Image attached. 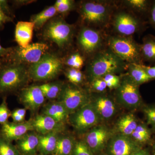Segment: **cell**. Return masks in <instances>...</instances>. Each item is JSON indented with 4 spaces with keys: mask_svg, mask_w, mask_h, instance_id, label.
<instances>
[{
    "mask_svg": "<svg viewBox=\"0 0 155 155\" xmlns=\"http://www.w3.org/2000/svg\"><path fill=\"white\" fill-rule=\"evenodd\" d=\"M127 67L126 63L107 47L89 59L84 74L89 84L107 74H122Z\"/></svg>",
    "mask_w": 155,
    "mask_h": 155,
    "instance_id": "obj_1",
    "label": "cell"
},
{
    "mask_svg": "<svg viewBox=\"0 0 155 155\" xmlns=\"http://www.w3.org/2000/svg\"><path fill=\"white\" fill-rule=\"evenodd\" d=\"M116 9L114 2L110 1H83L78 7L81 21L85 26L99 29L110 24Z\"/></svg>",
    "mask_w": 155,
    "mask_h": 155,
    "instance_id": "obj_2",
    "label": "cell"
},
{
    "mask_svg": "<svg viewBox=\"0 0 155 155\" xmlns=\"http://www.w3.org/2000/svg\"><path fill=\"white\" fill-rule=\"evenodd\" d=\"M1 64L0 94L13 93L27 86L30 79L25 65L8 62Z\"/></svg>",
    "mask_w": 155,
    "mask_h": 155,
    "instance_id": "obj_3",
    "label": "cell"
},
{
    "mask_svg": "<svg viewBox=\"0 0 155 155\" xmlns=\"http://www.w3.org/2000/svg\"><path fill=\"white\" fill-rule=\"evenodd\" d=\"M106 46L127 64H144L140 53V45L132 36L116 35L107 36Z\"/></svg>",
    "mask_w": 155,
    "mask_h": 155,
    "instance_id": "obj_4",
    "label": "cell"
},
{
    "mask_svg": "<svg viewBox=\"0 0 155 155\" xmlns=\"http://www.w3.org/2000/svg\"><path fill=\"white\" fill-rule=\"evenodd\" d=\"M62 58L55 54L47 53L38 62L28 68L30 80L46 81L58 77L64 70Z\"/></svg>",
    "mask_w": 155,
    "mask_h": 155,
    "instance_id": "obj_5",
    "label": "cell"
},
{
    "mask_svg": "<svg viewBox=\"0 0 155 155\" xmlns=\"http://www.w3.org/2000/svg\"><path fill=\"white\" fill-rule=\"evenodd\" d=\"M75 32L74 25L59 17L51 19L46 24L42 36L45 39L55 44L61 49H65L72 43Z\"/></svg>",
    "mask_w": 155,
    "mask_h": 155,
    "instance_id": "obj_6",
    "label": "cell"
},
{
    "mask_svg": "<svg viewBox=\"0 0 155 155\" xmlns=\"http://www.w3.org/2000/svg\"><path fill=\"white\" fill-rule=\"evenodd\" d=\"M110 23L116 35L120 36H132L146 28L144 20L130 11L125 10H116Z\"/></svg>",
    "mask_w": 155,
    "mask_h": 155,
    "instance_id": "obj_7",
    "label": "cell"
},
{
    "mask_svg": "<svg viewBox=\"0 0 155 155\" xmlns=\"http://www.w3.org/2000/svg\"><path fill=\"white\" fill-rule=\"evenodd\" d=\"M106 37L100 29L84 25L78 34V46L84 57L89 59L105 48Z\"/></svg>",
    "mask_w": 155,
    "mask_h": 155,
    "instance_id": "obj_8",
    "label": "cell"
},
{
    "mask_svg": "<svg viewBox=\"0 0 155 155\" xmlns=\"http://www.w3.org/2000/svg\"><path fill=\"white\" fill-rule=\"evenodd\" d=\"M119 86L115 90V100L117 104L126 109L135 110L142 104L139 86L127 73L121 76Z\"/></svg>",
    "mask_w": 155,
    "mask_h": 155,
    "instance_id": "obj_9",
    "label": "cell"
},
{
    "mask_svg": "<svg viewBox=\"0 0 155 155\" xmlns=\"http://www.w3.org/2000/svg\"><path fill=\"white\" fill-rule=\"evenodd\" d=\"M48 45L43 42L30 44L25 48L12 47L10 54L2 62L16 64H29V66L38 62L45 54L48 53Z\"/></svg>",
    "mask_w": 155,
    "mask_h": 155,
    "instance_id": "obj_10",
    "label": "cell"
},
{
    "mask_svg": "<svg viewBox=\"0 0 155 155\" xmlns=\"http://www.w3.org/2000/svg\"><path fill=\"white\" fill-rule=\"evenodd\" d=\"M90 97L89 92L81 87L70 83H64L57 101L64 105L70 114L88 104Z\"/></svg>",
    "mask_w": 155,
    "mask_h": 155,
    "instance_id": "obj_11",
    "label": "cell"
},
{
    "mask_svg": "<svg viewBox=\"0 0 155 155\" xmlns=\"http://www.w3.org/2000/svg\"><path fill=\"white\" fill-rule=\"evenodd\" d=\"M68 121L75 132L79 134L86 133L93 127L98 125L101 121L90 102L70 114Z\"/></svg>",
    "mask_w": 155,
    "mask_h": 155,
    "instance_id": "obj_12",
    "label": "cell"
},
{
    "mask_svg": "<svg viewBox=\"0 0 155 155\" xmlns=\"http://www.w3.org/2000/svg\"><path fill=\"white\" fill-rule=\"evenodd\" d=\"M18 99L19 102L33 116L38 114L40 108L44 105L46 100L39 85H35L26 86L20 90Z\"/></svg>",
    "mask_w": 155,
    "mask_h": 155,
    "instance_id": "obj_13",
    "label": "cell"
},
{
    "mask_svg": "<svg viewBox=\"0 0 155 155\" xmlns=\"http://www.w3.org/2000/svg\"><path fill=\"white\" fill-rule=\"evenodd\" d=\"M106 147L108 155H133L142 148L130 137L120 134L111 137Z\"/></svg>",
    "mask_w": 155,
    "mask_h": 155,
    "instance_id": "obj_14",
    "label": "cell"
},
{
    "mask_svg": "<svg viewBox=\"0 0 155 155\" xmlns=\"http://www.w3.org/2000/svg\"><path fill=\"white\" fill-rule=\"evenodd\" d=\"M90 103L94 108L101 121H108L117 112V103L115 99L105 93L91 94Z\"/></svg>",
    "mask_w": 155,
    "mask_h": 155,
    "instance_id": "obj_15",
    "label": "cell"
},
{
    "mask_svg": "<svg viewBox=\"0 0 155 155\" xmlns=\"http://www.w3.org/2000/svg\"><path fill=\"white\" fill-rule=\"evenodd\" d=\"M84 134L83 140L94 154L104 149L111 137L110 131L104 125H97Z\"/></svg>",
    "mask_w": 155,
    "mask_h": 155,
    "instance_id": "obj_16",
    "label": "cell"
},
{
    "mask_svg": "<svg viewBox=\"0 0 155 155\" xmlns=\"http://www.w3.org/2000/svg\"><path fill=\"white\" fill-rule=\"evenodd\" d=\"M30 119L34 130L40 134L54 132L63 133L65 130V124L45 114H37Z\"/></svg>",
    "mask_w": 155,
    "mask_h": 155,
    "instance_id": "obj_17",
    "label": "cell"
},
{
    "mask_svg": "<svg viewBox=\"0 0 155 155\" xmlns=\"http://www.w3.org/2000/svg\"><path fill=\"white\" fill-rule=\"evenodd\" d=\"M34 130L31 121L21 123L8 122L0 128V136L11 142L17 141L29 131Z\"/></svg>",
    "mask_w": 155,
    "mask_h": 155,
    "instance_id": "obj_18",
    "label": "cell"
},
{
    "mask_svg": "<svg viewBox=\"0 0 155 155\" xmlns=\"http://www.w3.org/2000/svg\"><path fill=\"white\" fill-rule=\"evenodd\" d=\"M39 134L31 130L16 141L15 146L21 155H36L38 153Z\"/></svg>",
    "mask_w": 155,
    "mask_h": 155,
    "instance_id": "obj_19",
    "label": "cell"
},
{
    "mask_svg": "<svg viewBox=\"0 0 155 155\" xmlns=\"http://www.w3.org/2000/svg\"><path fill=\"white\" fill-rule=\"evenodd\" d=\"M41 114L49 116L58 122L65 124L68 121L70 115L64 105L57 100L45 104Z\"/></svg>",
    "mask_w": 155,
    "mask_h": 155,
    "instance_id": "obj_20",
    "label": "cell"
},
{
    "mask_svg": "<svg viewBox=\"0 0 155 155\" xmlns=\"http://www.w3.org/2000/svg\"><path fill=\"white\" fill-rule=\"evenodd\" d=\"M34 29V24L31 21L18 22L15 28V40L19 46L25 48L30 44Z\"/></svg>",
    "mask_w": 155,
    "mask_h": 155,
    "instance_id": "obj_21",
    "label": "cell"
},
{
    "mask_svg": "<svg viewBox=\"0 0 155 155\" xmlns=\"http://www.w3.org/2000/svg\"><path fill=\"white\" fill-rule=\"evenodd\" d=\"M62 133L51 132L45 134H39L38 153L42 155H52L57 146L58 138Z\"/></svg>",
    "mask_w": 155,
    "mask_h": 155,
    "instance_id": "obj_22",
    "label": "cell"
},
{
    "mask_svg": "<svg viewBox=\"0 0 155 155\" xmlns=\"http://www.w3.org/2000/svg\"><path fill=\"white\" fill-rule=\"evenodd\" d=\"M135 116L132 114L123 115L116 123V129L120 134L130 136L138 125Z\"/></svg>",
    "mask_w": 155,
    "mask_h": 155,
    "instance_id": "obj_23",
    "label": "cell"
},
{
    "mask_svg": "<svg viewBox=\"0 0 155 155\" xmlns=\"http://www.w3.org/2000/svg\"><path fill=\"white\" fill-rule=\"evenodd\" d=\"M140 53L143 62L155 63V36L148 34L143 38Z\"/></svg>",
    "mask_w": 155,
    "mask_h": 155,
    "instance_id": "obj_24",
    "label": "cell"
},
{
    "mask_svg": "<svg viewBox=\"0 0 155 155\" xmlns=\"http://www.w3.org/2000/svg\"><path fill=\"white\" fill-rule=\"evenodd\" d=\"M76 141L73 136L61 133L58 138L55 150L52 155H72Z\"/></svg>",
    "mask_w": 155,
    "mask_h": 155,
    "instance_id": "obj_25",
    "label": "cell"
},
{
    "mask_svg": "<svg viewBox=\"0 0 155 155\" xmlns=\"http://www.w3.org/2000/svg\"><path fill=\"white\" fill-rule=\"evenodd\" d=\"M122 5L133 14L147 17L152 1L148 0H125L121 1Z\"/></svg>",
    "mask_w": 155,
    "mask_h": 155,
    "instance_id": "obj_26",
    "label": "cell"
},
{
    "mask_svg": "<svg viewBox=\"0 0 155 155\" xmlns=\"http://www.w3.org/2000/svg\"><path fill=\"white\" fill-rule=\"evenodd\" d=\"M54 6L48 7L38 14H34L31 17L30 21L35 25V29L39 30L43 28L47 22L57 14Z\"/></svg>",
    "mask_w": 155,
    "mask_h": 155,
    "instance_id": "obj_27",
    "label": "cell"
},
{
    "mask_svg": "<svg viewBox=\"0 0 155 155\" xmlns=\"http://www.w3.org/2000/svg\"><path fill=\"white\" fill-rule=\"evenodd\" d=\"M64 83L61 81H57L43 84L39 87L46 99L55 101L60 96Z\"/></svg>",
    "mask_w": 155,
    "mask_h": 155,
    "instance_id": "obj_28",
    "label": "cell"
},
{
    "mask_svg": "<svg viewBox=\"0 0 155 155\" xmlns=\"http://www.w3.org/2000/svg\"><path fill=\"white\" fill-rule=\"evenodd\" d=\"M127 71L128 75L139 86L152 80L143 69L141 65L127 64Z\"/></svg>",
    "mask_w": 155,
    "mask_h": 155,
    "instance_id": "obj_29",
    "label": "cell"
},
{
    "mask_svg": "<svg viewBox=\"0 0 155 155\" xmlns=\"http://www.w3.org/2000/svg\"><path fill=\"white\" fill-rule=\"evenodd\" d=\"M150 130L145 124H138L130 137L139 144L146 143L151 138Z\"/></svg>",
    "mask_w": 155,
    "mask_h": 155,
    "instance_id": "obj_30",
    "label": "cell"
},
{
    "mask_svg": "<svg viewBox=\"0 0 155 155\" xmlns=\"http://www.w3.org/2000/svg\"><path fill=\"white\" fill-rule=\"evenodd\" d=\"M64 74L69 83L81 87L86 80L85 74L81 69L68 67L65 70Z\"/></svg>",
    "mask_w": 155,
    "mask_h": 155,
    "instance_id": "obj_31",
    "label": "cell"
},
{
    "mask_svg": "<svg viewBox=\"0 0 155 155\" xmlns=\"http://www.w3.org/2000/svg\"><path fill=\"white\" fill-rule=\"evenodd\" d=\"M62 59L64 65L70 68L78 69L82 68L85 62L84 56L78 52L72 53Z\"/></svg>",
    "mask_w": 155,
    "mask_h": 155,
    "instance_id": "obj_32",
    "label": "cell"
},
{
    "mask_svg": "<svg viewBox=\"0 0 155 155\" xmlns=\"http://www.w3.org/2000/svg\"><path fill=\"white\" fill-rule=\"evenodd\" d=\"M57 13L65 15L75 8L76 5L73 0H58L54 5Z\"/></svg>",
    "mask_w": 155,
    "mask_h": 155,
    "instance_id": "obj_33",
    "label": "cell"
},
{
    "mask_svg": "<svg viewBox=\"0 0 155 155\" xmlns=\"http://www.w3.org/2000/svg\"><path fill=\"white\" fill-rule=\"evenodd\" d=\"M0 155H21L15 145L0 136Z\"/></svg>",
    "mask_w": 155,
    "mask_h": 155,
    "instance_id": "obj_34",
    "label": "cell"
},
{
    "mask_svg": "<svg viewBox=\"0 0 155 155\" xmlns=\"http://www.w3.org/2000/svg\"><path fill=\"white\" fill-rule=\"evenodd\" d=\"M94 155L83 140L75 142L72 155Z\"/></svg>",
    "mask_w": 155,
    "mask_h": 155,
    "instance_id": "obj_35",
    "label": "cell"
},
{
    "mask_svg": "<svg viewBox=\"0 0 155 155\" xmlns=\"http://www.w3.org/2000/svg\"><path fill=\"white\" fill-rule=\"evenodd\" d=\"M11 112L8 107L7 97H4L0 104V125H4L8 122L9 117H11Z\"/></svg>",
    "mask_w": 155,
    "mask_h": 155,
    "instance_id": "obj_36",
    "label": "cell"
},
{
    "mask_svg": "<svg viewBox=\"0 0 155 155\" xmlns=\"http://www.w3.org/2000/svg\"><path fill=\"white\" fill-rule=\"evenodd\" d=\"M107 84V87L110 89L116 90L120 84L121 77L117 74H108L102 78Z\"/></svg>",
    "mask_w": 155,
    "mask_h": 155,
    "instance_id": "obj_37",
    "label": "cell"
},
{
    "mask_svg": "<svg viewBox=\"0 0 155 155\" xmlns=\"http://www.w3.org/2000/svg\"><path fill=\"white\" fill-rule=\"evenodd\" d=\"M91 89L94 92L101 93L105 92L107 87V84L102 78H97L89 83Z\"/></svg>",
    "mask_w": 155,
    "mask_h": 155,
    "instance_id": "obj_38",
    "label": "cell"
},
{
    "mask_svg": "<svg viewBox=\"0 0 155 155\" xmlns=\"http://www.w3.org/2000/svg\"><path fill=\"white\" fill-rule=\"evenodd\" d=\"M148 124L155 129V106H148L143 109Z\"/></svg>",
    "mask_w": 155,
    "mask_h": 155,
    "instance_id": "obj_39",
    "label": "cell"
},
{
    "mask_svg": "<svg viewBox=\"0 0 155 155\" xmlns=\"http://www.w3.org/2000/svg\"><path fill=\"white\" fill-rule=\"evenodd\" d=\"M147 17L149 23L155 30V1H152Z\"/></svg>",
    "mask_w": 155,
    "mask_h": 155,
    "instance_id": "obj_40",
    "label": "cell"
},
{
    "mask_svg": "<svg viewBox=\"0 0 155 155\" xmlns=\"http://www.w3.org/2000/svg\"><path fill=\"white\" fill-rule=\"evenodd\" d=\"M0 10L3 11L8 16L13 18V12L9 6L8 1L5 0H0Z\"/></svg>",
    "mask_w": 155,
    "mask_h": 155,
    "instance_id": "obj_41",
    "label": "cell"
},
{
    "mask_svg": "<svg viewBox=\"0 0 155 155\" xmlns=\"http://www.w3.org/2000/svg\"><path fill=\"white\" fill-rule=\"evenodd\" d=\"M13 22V18L8 16L0 10V29H2L4 25L7 22Z\"/></svg>",
    "mask_w": 155,
    "mask_h": 155,
    "instance_id": "obj_42",
    "label": "cell"
},
{
    "mask_svg": "<svg viewBox=\"0 0 155 155\" xmlns=\"http://www.w3.org/2000/svg\"><path fill=\"white\" fill-rule=\"evenodd\" d=\"M12 50V48L3 47L0 43V61L2 62L8 58Z\"/></svg>",
    "mask_w": 155,
    "mask_h": 155,
    "instance_id": "obj_43",
    "label": "cell"
},
{
    "mask_svg": "<svg viewBox=\"0 0 155 155\" xmlns=\"http://www.w3.org/2000/svg\"><path fill=\"white\" fill-rule=\"evenodd\" d=\"M141 66L147 74L152 79H155V66L151 67L146 66L144 64H142Z\"/></svg>",
    "mask_w": 155,
    "mask_h": 155,
    "instance_id": "obj_44",
    "label": "cell"
},
{
    "mask_svg": "<svg viewBox=\"0 0 155 155\" xmlns=\"http://www.w3.org/2000/svg\"><path fill=\"white\" fill-rule=\"evenodd\" d=\"M11 117L13 119V122H15V123H21L25 121V117H22V116H19V115H17L13 114L11 112Z\"/></svg>",
    "mask_w": 155,
    "mask_h": 155,
    "instance_id": "obj_45",
    "label": "cell"
},
{
    "mask_svg": "<svg viewBox=\"0 0 155 155\" xmlns=\"http://www.w3.org/2000/svg\"><path fill=\"white\" fill-rule=\"evenodd\" d=\"M11 112L13 114H17V115H19V116H22V117H25L26 110L24 108H17V109H15L14 111Z\"/></svg>",
    "mask_w": 155,
    "mask_h": 155,
    "instance_id": "obj_46",
    "label": "cell"
},
{
    "mask_svg": "<svg viewBox=\"0 0 155 155\" xmlns=\"http://www.w3.org/2000/svg\"><path fill=\"white\" fill-rule=\"evenodd\" d=\"M133 155H151L149 152L146 150L142 148L133 154Z\"/></svg>",
    "mask_w": 155,
    "mask_h": 155,
    "instance_id": "obj_47",
    "label": "cell"
},
{
    "mask_svg": "<svg viewBox=\"0 0 155 155\" xmlns=\"http://www.w3.org/2000/svg\"><path fill=\"white\" fill-rule=\"evenodd\" d=\"M31 1H14L13 3L15 6H20L21 5H26L31 2Z\"/></svg>",
    "mask_w": 155,
    "mask_h": 155,
    "instance_id": "obj_48",
    "label": "cell"
},
{
    "mask_svg": "<svg viewBox=\"0 0 155 155\" xmlns=\"http://www.w3.org/2000/svg\"><path fill=\"white\" fill-rule=\"evenodd\" d=\"M152 155H155V143L153 147L152 154Z\"/></svg>",
    "mask_w": 155,
    "mask_h": 155,
    "instance_id": "obj_49",
    "label": "cell"
},
{
    "mask_svg": "<svg viewBox=\"0 0 155 155\" xmlns=\"http://www.w3.org/2000/svg\"><path fill=\"white\" fill-rule=\"evenodd\" d=\"M101 155H108L107 154V153H106V154L104 153V154H101Z\"/></svg>",
    "mask_w": 155,
    "mask_h": 155,
    "instance_id": "obj_50",
    "label": "cell"
},
{
    "mask_svg": "<svg viewBox=\"0 0 155 155\" xmlns=\"http://www.w3.org/2000/svg\"><path fill=\"white\" fill-rule=\"evenodd\" d=\"M1 64H1V62L0 61V68H1Z\"/></svg>",
    "mask_w": 155,
    "mask_h": 155,
    "instance_id": "obj_51",
    "label": "cell"
},
{
    "mask_svg": "<svg viewBox=\"0 0 155 155\" xmlns=\"http://www.w3.org/2000/svg\"><path fill=\"white\" fill-rule=\"evenodd\" d=\"M36 155H42L41 154H37Z\"/></svg>",
    "mask_w": 155,
    "mask_h": 155,
    "instance_id": "obj_52",
    "label": "cell"
}]
</instances>
